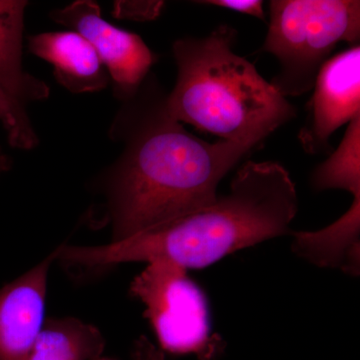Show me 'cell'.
<instances>
[{"instance_id": "cell-18", "label": "cell", "mask_w": 360, "mask_h": 360, "mask_svg": "<svg viewBox=\"0 0 360 360\" xmlns=\"http://www.w3.org/2000/svg\"><path fill=\"white\" fill-rule=\"evenodd\" d=\"M94 360H117V359H113V357L103 356V355H101V356L97 357V359H94Z\"/></svg>"}, {"instance_id": "cell-3", "label": "cell", "mask_w": 360, "mask_h": 360, "mask_svg": "<svg viewBox=\"0 0 360 360\" xmlns=\"http://www.w3.org/2000/svg\"><path fill=\"white\" fill-rule=\"evenodd\" d=\"M236 30L219 25L205 37H184L172 46L177 65L167 96L175 120L222 141L257 146L296 110L255 66L233 51Z\"/></svg>"}, {"instance_id": "cell-14", "label": "cell", "mask_w": 360, "mask_h": 360, "mask_svg": "<svg viewBox=\"0 0 360 360\" xmlns=\"http://www.w3.org/2000/svg\"><path fill=\"white\" fill-rule=\"evenodd\" d=\"M116 4V14L134 20H153L160 13L163 6L161 1L120 2Z\"/></svg>"}, {"instance_id": "cell-15", "label": "cell", "mask_w": 360, "mask_h": 360, "mask_svg": "<svg viewBox=\"0 0 360 360\" xmlns=\"http://www.w3.org/2000/svg\"><path fill=\"white\" fill-rule=\"evenodd\" d=\"M196 4L224 7L236 13L255 16L262 20H265L264 1H259V0H205V1H198Z\"/></svg>"}, {"instance_id": "cell-11", "label": "cell", "mask_w": 360, "mask_h": 360, "mask_svg": "<svg viewBox=\"0 0 360 360\" xmlns=\"http://www.w3.org/2000/svg\"><path fill=\"white\" fill-rule=\"evenodd\" d=\"M292 250L317 266L359 274L360 198H354L345 214L316 231H292Z\"/></svg>"}, {"instance_id": "cell-1", "label": "cell", "mask_w": 360, "mask_h": 360, "mask_svg": "<svg viewBox=\"0 0 360 360\" xmlns=\"http://www.w3.org/2000/svg\"><path fill=\"white\" fill-rule=\"evenodd\" d=\"M167 94L146 85L110 184L113 240L167 224L217 200V187L255 144L212 143L168 113Z\"/></svg>"}, {"instance_id": "cell-7", "label": "cell", "mask_w": 360, "mask_h": 360, "mask_svg": "<svg viewBox=\"0 0 360 360\" xmlns=\"http://www.w3.org/2000/svg\"><path fill=\"white\" fill-rule=\"evenodd\" d=\"M51 18L89 42L115 82L118 94L130 98L139 92L156 61L139 35L104 20L98 4L89 0L73 2L53 11Z\"/></svg>"}, {"instance_id": "cell-13", "label": "cell", "mask_w": 360, "mask_h": 360, "mask_svg": "<svg viewBox=\"0 0 360 360\" xmlns=\"http://www.w3.org/2000/svg\"><path fill=\"white\" fill-rule=\"evenodd\" d=\"M311 182L319 191L345 189L360 198V115L348 123L340 146L316 167Z\"/></svg>"}, {"instance_id": "cell-8", "label": "cell", "mask_w": 360, "mask_h": 360, "mask_svg": "<svg viewBox=\"0 0 360 360\" xmlns=\"http://www.w3.org/2000/svg\"><path fill=\"white\" fill-rule=\"evenodd\" d=\"M309 115L298 139L309 155L328 153L335 130L360 115V46L354 45L322 65Z\"/></svg>"}, {"instance_id": "cell-10", "label": "cell", "mask_w": 360, "mask_h": 360, "mask_svg": "<svg viewBox=\"0 0 360 360\" xmlns=\"http://www.w3.org/2000/svg\"><path fill=\"white\" fill-rule=\"evenodd\" d=\"M28 47L34 56L53 66L56 80L72 94L101 91L108 73L94 47L72 30L32 35Z\"/></svg>"}, {"instance_id": "cell-5", "label": "cell", "mask_w": 360, "mask_h": 360, "mask_svg": "<svg viewBox=\"0 0 360 360\" xmlns=\"http://www.w3.org/2000/svg\"><path fill=\"white\" fill-rule=\"evenodd\" d=\"M130 292L143 303L161 348L169 354L212 360L219 345L210 335L207 303L187 269L153 260L131 283Z\"/></svg>"}, {"instance_id": "cell-17", "label": "cell", "mask_w": 360, "mask_h": 360, "mask_svg": "<svg viewBox=\"0 0 360 360\" xmlns=\"http://www.w3.org/2000/svg\"><path fill=\"white\" fill-rule=\"evenodd\" d=\"M11 161L9 160L8 156L4 153L2 148H0V176L4 172H8L11 169Z\"/></svg>"}, {"instance_id": "cell-2", "label": "cell", "mask_w": 360, "mask_h": 360, "mask_svg": "<svg viewBox=\"0 0 360 360\" xmlns=\"http://www.w3.org/2000/svg\"><path fill=\"white\" fill-rule=\"evenodd\" d=\"M297 210L295 182L281 163L248 161L229 193L213 205L110 245L60 246L58 259L94 269L156 259L187 270L203 269L236 251L291 233Z\"/></svg>"}, {"instance_id": "cell-12", "label": "cell", "mask_w": 360, "mask_h": 360, "mask_svg": "<svg viewBox=\"0 0 360 360\" xmlns=\"http://www.w3.org/2000/svg\"><path fill=\"white\" fill-rule=\"evenodd\" d=\"M101 331L75 317L44 321L23 360H94L103 354Z\"/></svg>"}, {"instance_id": "cell-4", "label": "cell", "mask_w": 360, "mask_h": 360, "mask_svg": "<svg viewBox=\"0 0 360 360\" xmlns=\"http://www.w3.org/2000/svg\"><path fill=\"white\" fill-rule=\"evenodd\" d=\"M269 7L262 51L278 59L279 72L270 84L285 98L314 89L336 45L359 44V0H272Z\"/></svg>"}, {"instance_id": "cell-16", "label": "cell", "mask_w": 360, "mask_h": 360, "mask_svg": "<svg viewBox=\"0 0 360 360\" xmlns=\"http://www.w3.org/2000/svg\"><path fill=\"white\" fill-rule=\"evenodd\" d=\"M132 360H165L160 350L156 349L146 338L135 345Z\"/></svg>"}, {"instance_id": "cell-6", "label": "cell", "mask_w": 360, "mask_h": 360, "mask_svg": "<svg viewBox=\"0 0 360 360\" xmlns=\"http://www.w3.org/2000/svg\"><path fill=\"white\" fill-rule=\"evenodd\" d=\"M26 6L25 0H0V123L13 148L28 150L39 142L28 104L47 98L49 89L23 70Z\"/></svg>"}, {"instance_id": "cell-9", "label": "cell", "mask_w": 360, "mask_h": 360, "mask_svg": "<svg viewBox=\"0 0 360 360\" xmlns=\"http://www.w3.org/2000/svg\"><path fill=\"white\" fill-rule=\"evenodd\" d=\"M58 250L0 288V360H23L44 322L49 269Z\"/></svg>"}]
</instances>
